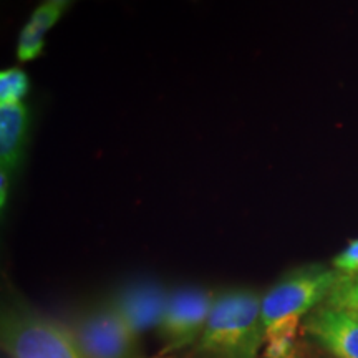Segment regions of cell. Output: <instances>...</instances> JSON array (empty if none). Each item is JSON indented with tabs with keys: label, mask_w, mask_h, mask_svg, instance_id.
<instances>
[{
	"label": "cell",
	"mask_w": 358,
	"mask_h": 358,
	"mask_svg": "<svg viewBox=\"0 0 358 358\" xmlns=\"http://www.w3.org/2000/svg\"><path fill=\"white\" fill-rule=\"evenodd\" d=\"M338 271L308 267L284 277L262 297L266 357L292 358L294 342L303 315L330 297L337 287Z\"/></svg>",
	"instance_id": "cell-1"
},
{
	"label": "cell",
	"mask_w": 358,
	"mask_h": 358,
	"mask_svg": "<svg viewBox=\"0 0 358 358\" xmlns=\"http://www.w3.org/2000/svg\"><path fill=\"white\" fill-rule=\"evenodd\" d=\"M262 345V299L244 290L219 295L199 337V350L209 358H256Z\"/></svg>",
	"instance_id": "cell-2"
},
{
	"label": "cell",
	"mask_w": 358,
	"mask_h": 358,
	"mask_svg": "<svg viewBox=\"0 0 358 358\" xmlns=\"http://www.w3.org/2000/svg\"><path fill=\"white\" fill-rule=\"evenodd\" d=\"M2 347L10 358H83L70 329L27 313L3 320Z\"/></svg>",
	"instance_id": "cell-3"
},
{
	"label": "cell",
	"mask_w": 358,
	"mask_h": 358,
	"mask_svg": "<svg viewBox=\"0 0 358 358\" xmlns=\"http://www.w3.org/2000/svg\"><path fill=\"white\" fill-rule=\"evenodd\" d=\"M70 330L83 358H133L136 348L138 335L110 306Z\"/></svg>",
	"instance_id": "cell-4"
},
{
	"label": "cell",
	"mask_w": 358,
	"mask_h": 358,
	"mask_svg": "<svg viewBox=\"0 0 358 358\" xmlns=\"http://www.w3.org/2000/svg\"><path fill=\"white\" fill-rule=\"evenodd\" d=\"M214 301L216 299L211 294L198 289L179 290L169 295L163 319L158 325L159 334L168 345L159 357H166V353L182 348L201 337Z\"/></svg>",
	"instance_id": "cell-5"
},
{
	"label": "cell",
	"mask_w": 358,
	"mask_h": 358,
	"mask_svg": "<svg viewBox=\"0 0 358 358\" xmlns=\"http://www.w3.org/2000/svg\"><path fill=\"white\" fill-rule=\"evenodd\" d=\"M306 330L335 358H358V319L352 312L322 307L307 317Z\"/></svg>",
	"instance_id": "cell-6"
},
{
	"label": "cell",
	"mask_w": 358,
	"mask_h": 358,
	"mask_svg": "<svg viewBox=\"0 0 358 358\" xmlns=\"http://www.w3.org/2000/svg\"><path fill=\"white\" fill-rule=\"evenodd\" d=\"M168 299L169 295L156 285H140L123 292L110 307L140 337L143 332L159 325Z\"/></svg>",
	"instance_id": "cell-7"
},
{
	"label": "cell",
	"mask_w": 358,
	"mask_h": 358,
	"mask_svg": "<svg viewBox=\"0 0 358 358\" xmlns=\"http://www.w3.org/2000/svg\"><path fill=\"white\" fill-rule=\"evenodd\" d=\"M29 113L22 103L0 106V158L2 169H12L19 163L25 141Z\"/></svg>",
	"instance_id": "cell-8"
},
{
	"label": "cell",
	"mask_w": 358,
	"mask_h": 358,
	"mask_svg": "<svg viewBox=\"0 0 358 358\" xmlns=\"http://www.w3.org/2000/svg\"><path fill=\"white\" fill-rule=\"evenodd\" d=\"M29 90V78L19 69H8L0 73V106L17 105Z\"/></svg>",
	"instance_id": "cell-9"
},
{
	"label": "cell",
	"mask_w": 358,
	"mask_h": 358,
	"mask_svg": "<svg viewBox=\"0 0 358 358\" xmlns=\"http://www.w3.org/2000/svg\"><path fill=\"white\" fill-rule=\"evenodd\" d=\"M43 45L45 32L29 20L20 32L19 45H17V57H19L20 62L34 60L42 53Z\"/></svg>",
	"instance_id": "cell-10"
},
{
	"label": "cell",
	"mask_w": 358,
	"mask_h": 358,
	"mask_svg": "<svg viewBox=\"0 0 358 358\" xmlns=\"http://www.w3.org/2000/svg\"><path fill=\"white\" fill-rule=\"evenodd\" d=\"M329 306L345 308V310H358V272L353 275L342 274L337 287L330 294Z\"/></svg>",
	"instance_id": "cell-11"
},
{
	"label": "cell",
	"mask_w": 358,
	"mask_h": 358,
	"mask_svg": "<svg viewBox=\"0 0 358 358\" xmlns=\"http://www.w3.org/2000/svg\"><path fill=\"white\" fill-rule=\"evenodd\" d=\"M62 13H64L62 8H58L50 2H43L35 8L32 17H30V22L37 25L38 29H42L43 32H47V30H50L60 20Z\"/></svg>",
	"instance_id": "cell-12"
},
{
	"label": "cell",
	"mask_w": 358,
	"mask_h": 358,
	"mask_svg": "<svg viewBox=\"0 0 358 358\" xmlns=\"http://www.w3.org/2000/svg\"><path fill=\"white\" fill-rule=\"evenodd\" d=\"M335 271L343 275H353L358 272V239L352 241L337 257L334 259Z\"/></svg>",
	"instance_id": "cell-13"
},
{
	"label": "cell",
	"mask_w": 358,
	"mask_h": 358,
	"mask_svg": "<svg viewBox=\"0 0 358 358\" xmlns=\"http://www.w3.org/2000/svg\"><path fill=\"white\" fill-rule=\"evenodd\" d=\"M6 198H7V174L2 169L0 173V206H6Z\"/></svg>",
	"instance_id": "cell-14"
},
{
	"label": "cell",
	"mask_w": 358,
	"mask_h": 358,
	"mask_svg": "<svg viewBox=\"0 0 358 358\" xmlns=\"http://www.w3.org/2000/svg\"><path fill=\"white\" fill-rule=\"evenodd\" d=\"M45 2H50L53 6H57L58 8H62V10H65V8H69L71 6V2L73 0H45Z\"/></svg>",
	"instance_id": "cell-15"
},
{
	"label": "cell",
	"mask_w": 358,
	"mask_h": 358,
	"mask_svg": "<svg viewBox=\"0 0 358 358\" xmlns=\"http://www.w3.org/2000/svg\"><path fill=\"white\" fill-rule=\"evenodd\" d=\"M343 310H345V308H343ZM348 312H352V313H353V315H355V317H357V319H358V310H348Z\"/></svg>",
	"instance_id": "cell-16"
}]
</instances>
